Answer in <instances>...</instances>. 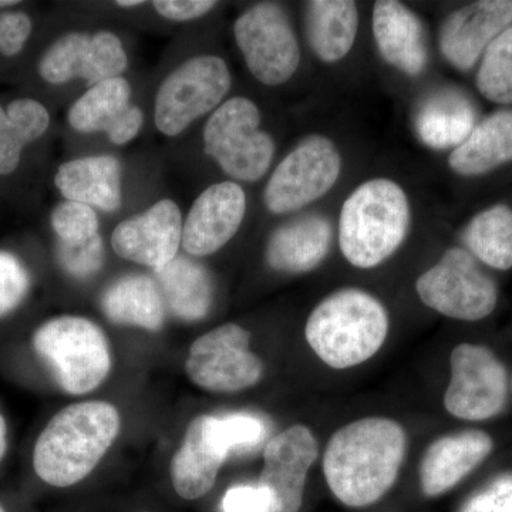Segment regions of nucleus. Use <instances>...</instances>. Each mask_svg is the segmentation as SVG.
Listing matches in <instances>:
<instances>
[{
  "label": "nucleus",
  "instance_id": "f257e3e1",
  "mask_svg": "<svg viewBox=\"0 0 512 512\" xmlns=\"http://www.w3.org/2000/svg\"><path fill=\"white\" fill-rule=\"evenodd\" d=\"M406 450V431L392 419L366 417L340 427L323 454L329 490L348 507L377 503L399 478Z\"/></svg>",
  "mask_w": 512,
  "mask_h": 512
},
{
  "label": "nucleus",
  "instance_id": "f03ea898",
  "mask_svg": "<svg viewBox=\"0 0 512 512\" xmlns=\"http://www.w3.org/2000/svg\"><path fill=\"white\" fill-rule=\"evenodd\" d=\"M120 431V414L107 402H83L64 407L37 437L33 468L53 487L82 481L106 456Z\"/></svg>",
  "mask_w": 512,
  "mask_h": 512
},
{
  "label": "nucleus",
  "instance_id": "7ed1b4c3",
  "mask_svg": "<svg viewBox=\"0 0 512 512\" xmlns=\"http://www.w3.org/2000/svg\"><path fill=\"white\" fill-rule=\"evenodd\" d=\"M389 312L372 293L345 288L330 293L309 315L305 338L315 355L336 370L362 365L382 349Z\"/></svg>",
  "mask_w": 512,
  "mask_h": 512
},
{
  "label": "nucleus",
  "instance_id": "20e7f679",
  "mask_svg": "<svg viewBox=\"0 0 512 512\" xmlns=\"http://www.w3.org/2000/svg\"><path fill=\"white\" fill-rule=\"evenodd\" d=\"M410 227L412 208L406 191L389 178H373L343 202L340 251L355 268H376L399 251Z\"/></svg>",
  "mask_w": 512,
  "mask_h": 512
},
{
  "label": "nucleus",
  "instance_id": "39448f33",
  "mask_svg": "<svg viewBox=\"0 0 512 512\" xmlns=\"http://www.w3.org/2000/svg\"><path fill=\"white\" fill-rule=\"evenodd\" d=\"M32 343L37 355L52 367L64 392H93L109 376V342L92 320L82 316L47 320L36 329Z\"/></svg>",
  "mask_w": 512,
  "mask_h": 512
},
{
  "label": "nucleus",
  "instance_id": "423d86ee",
  "mask_svg": "<svg viewBox=\"0 0 512 512\" xmlns=\"http://www.w3.org/2000/svg\"><path fill=\"white\" fill-rule=\"evenodd\" d=\"M259 124L261 113L254 101L245 97L225 101L205 124V154L234 180H261L274 160L275 143Z\"/></svg>",
  "mask_w": 512,
  "mask_h": 512
},
{
  "label": "nucleus",
  "instance_id": "0eeeda50",
  "mask_svg": "<svg viewBox=\"0 0 512 512\" xmlns=\"http://www.w3.org/2000/svg\"><path fill=\"white\" fill-rule=\"evenodd\" d=\"M420 301L440 315L463 322L488 318L498 305V286L466 248L447 249L416 282Z\"/></svg>",
  "mask_w": 512,
  "mask_h": 512
},
{
  "label": "nucleus",
  "instance_id": "6e6552de",
  "mask_svg": "<svg viewBox=\"0 0 512 512\" xmlns=\"http://www.w3.org/2000/svg\"><path fill=\"white\" fill-rule=\"evenodd\" d=\"M231 89L224 59L198 56L178 66L161 84L154 106V123L164 136L183 133L192 121L217 109Z\"/></svg>",
  "mask_w": 512,
  "mask_h": 512
},
{
  "label": "nucleus",
  "instance_id": "1a4fd4ad",
  "mask_svg": "<svg viewBox=\"0 0 512 512\" xmlns=\"http://www.w3.org/2000/svg\"><path fill=\"white\" fill-rule=\"evenodd\" d=\"M342 173V157L330 138L312 134L303 138L279 163L264 192L266 208L272 214L301 211L320 200Z\"/></svg>",
  "mask_w": 512,
  "mask_h": 512
},
{
  "label": "nucleus",
  "instance_id": "9d476101",
  "mask_svg": "<svg viewBox=\"0 0 512 512\" xmlns=\"http://www.w3.org/2000/svg\"><path fill=\"white\" fill-rule=\"evenodd\" d=\"M235 40L249 72L265 86H281L295 76L301 47L284 8L264 2L245 10L234 25Z\"/></svg>",
  "mask_w": 512,
  "mask_h": 512
},
{
  "label": "nucleus",
  "instance_id": "9b49d317",
  "mask_svg": "<svg viewBox=\"0 0 512 512\" xmlns=\"http://www.w3.org/2000/svg\"><path fill=\"white\" fill-rule=\"evenodd\" d=\"M451 379L444 393V407L460 420L493 419L508 400L507 369L487 346L461 343L450 356Z\"/></svg>",
  "mask_w": 512,
  "mask_h": 512
},
{
  "label": "nucleus",
  "instance_id": "f8f14e48",
  "mask_svg": "<svg viewBox=\"0 0 512 512\" xmlns=\"http://www.w3.org/2000/svg\"><path fill=\"white\" fill-rule=\"evenodd\" d=\"M251 333L225 323L192 343L185 363L191 382L212 393H237L264 377V363L249 349Z\"/></svg>",
  "mask_w": 512,
  "mask_h": 512
},
{
  "label": "nucleus",
  "instance_id": "ddd939ff",
  "mask_svg": "<svg viewBox=\"0 0 512 512\" xmlns=\"http://www.w3.org/2000/svg\"><path fill=\"white\" fill-rule=\"evenodd\" d=\"M127 55L119 37L101 30L96 35L67 33L46 50L39 73L47 83L83 79L90 87L116 79L127 69Z\"/></svg>",
  "mask_w": 512,
  "mask_h": 512
},
{
  "label": "nucleus",
  "instance_id": "4468645a",
  "mask_svg": "<svg viewBox=\"0 0 512 512\" xmlns=\"http://www.w3.org/2000/svg\"><path fill=\"white\" fill-rule=\"evenodd\" d=\"M319 456L318 441L308 426L289 427L266 444L258 484L271 498L268 512H299L309 470Z\"/></svg>",
  "mask_w": 512,
  "mask_h": 512
},
{
  "label": "nucleus",
  "instance_id": "2eb2a0df",
  "mask_svg": "<svg viewBox=\"0 0 512 512\" xmlns=\"http://www.w3.org/2000/svg\"><path fill=\"white\" fill-rule=\"evenodd\" d=\"M512 25V0H477L451 12L441 23V55L458 72H470L485 50Z\"/></svg>",
  "mask_w": 512,
  "mask_h": 512
},
{
  "label": "nucleus",
  "instance_id": "dca6fc26",
  "mask_svg": "<svg viewBox=\"0 0 512 512\" xmlns=\"http://www.w3.org/2000/svg\"><path fill=\"white\" fill-rule=\"evenodd\" d=\"M183 227L178 205L171 200H161L117 225L111 235V245L121 258L157 272L177 258L183 242Z\"/></svg>",
  "mask_w": 512,
  "mask_h": 512
},
{
  "label": "nucleus",
  "instance_id": "f3484780",
  "mask_svg": "<svg viewBox=\"0 0 512 512\" xmlns=\"http://www.w3.org/2000/svg\"><path fill=\"white\" fill-rule=\"evenodd\" d=\"M247 195L237 183L211 185L192 204L183 227V247L194 256L220 251L241 228Z\"/></svg>",
  "mask_w": 512,
  "mask_h": 512
},
{
  "label": "nucleus",
  "instance_id": "a211bd4d",
  "mask_svg": "<svg viewBox=\"0 0 512 512\" xmlns=\"http://www.w3.org/2000/svg\"><path fill=\"white\" fill-rule=\"evenodd\" d=\"M131 87L123 77L90 87L70 107V126L80 133L107 134L111 143L123 146L137 137L144 123L143 111L131 104Z\"/></svg>",
  "mask_w": 512,
  "mask_h": 512
},
{
  "label": "nucleus",
  "instance_id": "6ab92c4d",
  "mask_svg": "<svg viewBox=\"0 0 512 512\" xmlns=\"http://www.w3.org/2000/svg\"><path fill=\"white\" fill-rule=\"evenodd\" d=\"M494 440L481 430H464L440 437L420 461V487L426 497H439L456 487L493 453Z\"/></svg>",
  "mask_w": 512,
  "mask_h": 512
},
{
  "label": "nucleus",
  "instance_id": "aec40b11",
  "mask_svg": "<svg viewBox=\"0 0 512 512\" xmlns=\"http://www.w3.org/2000/svg\"><path fill=\"white\" fill-rule=\"evenodd\" d=\"M372 30L377 50L389 66L412 77L426 70V30L412 9L396 0H379L373 6Z\"/></svg>",
  "mask_w": 512,
  "mask_h": 512
},
{
  "label": "nucleus",
  "instance_id": "412c9836",
  "mask_svg": "<svg viewBox=\"0 0 512 512\" xmlns=\"http://www.w3.org/2000/svg\"><path fill=\"white\" fill-rule=\"evenodd\" d=\"M332 241V224L325 215H301L272 232L266 262L282 274H306L322 265Z\"/></svg>",
  "mask_w": 512,
  "mask_h": 512
},
{
  "label": "nucleus",
  "instance_id": "4be33fe9",
  "mask_svg": "<svg viewBox=\"0 0 512 512\" xmlns=\"http://www.w3.org/2000/svg\"><path fill=\"white\" fill-rule=\"evenodd\" d=\"M474 101L461 90L444 87L424 97L414 113V130L424 146L434 150L457 148L478 123Z\"/></svg>",
  "mask_w": 512,
  "mask_h": 512
},
{
  "label": "nucleus",
  "instance_id": "5701e85b",
  "mask_svg": "<svg viewBox=\"0 0 512 512\" xmlns=\"http://www.w3.org/2000/svg\"><path fill=\"white\" fill-rule=\"evenodd\" d=\"M228 457L212 439L210 416L195 417L171 461V481L177 494L184 500H198L210 493Z\"/></svg>",
  "mask_w": 512,
  "mask_h": 512
},
{
  "label": "nucleus",
  "instance_id": "b1692460",
  "mask_svg": "<svg viewBox=\"0 0 512 512\" xmlns=\"http://www.w3.org/2000/svg\"><path fill=\"white\" fill-rule=\"evenodd\" d=\"M512 163V109L503 107L478 121L463 144L451 151L448 167L461 177H483Z\"/></svg>",
  "mask_w": 512,
  "mask_h": 512
},
{
  "label": "nucleus",
  "instance_id": "393cba45",
  "mask_svg": "<svg viewBox=\"0 0 512 512\" xmlns=\"http://www.w3.org/2000/svg\"><path fill=\"white\" fill-rule=\"evenodd\" d=\"M56 187L66 201L116 212L121 207V165L116 157L77 158L60 165Z\"/></svg>",
  "mask_w": 512,
  "mask_h": 512
},
{
  "label": "nucleus",
  "instance_id": "a878e982",
  "mask_svg": "<svg viewBox=\"0 0 512 512\" xmlns=\"http://www.w3.org/2000/svg\"><path fill=\"white\" fill-rule=\"evenodd\" d=\"M306 36L323 63L345 59L356 42L359 12L350 0H313L305 8Z\"/></svg>",
  "mask_w": 512,
  "mask_h": 512
},
{
  "label": "nucleus",
  "instance_id": "bb28decb",
  "mask_svg": "<svg viewBox=\"0 0 512 512\" xmlns=\"http://www.w3.org/2000/svg\"><path fill=\"white\" fill-rule=\"evenodd\" d=\"M101 308L117 325L157 332L163 328L165 303L157 282L147 275H127L114 282L101 298Z\"/></svg>",
  "mask_w": 512,
  "mask_h": 512
},
{
  "label": "nucleus",
  "instance_id": "cd10ccee",
  "mask_svg": "<svg viewBox=\"0 0 512 512\" xmlns=\"http://www.w3.org/2000/svg\"><path fill=\"white\" fill-rule=\"evenodd\" d=\"M158 289L171 313L185 322H197L210 312L214 284L210 272L188 258H175L156 272Z\"/></svg>",
  "mask_w": 512,
  "mask_h": 512
},
{
  "label": "nucleus",
  "instance_id": "c85d7f7f",
  "mask_svg": "<svg viewBox=\"0 0 512 512\" xmlns=\"http://www.w3.org/2000/svg\"><path fill=\"white\" fill-rule=\"evenodd\" d=\"M464 247L480 264L512 269V207L494 204L477 212L461 234Z\"/></svg>",
  "mask_w": 512,
  "mask_h": 512
},
{
  "label": "nucleus",
  "instance_id": "c756f323",
  "mask_svg": "<svg viewBox=\"0 0 512 512\" xmlns=\"http://www.w3.org/2000/svg\"><path fill=\"white\" fill-rule=\"evenodd\" d=\"M49 124V113L39 101L18 99L6 111L0 107V175L18 168L23 148L42 137Z\"/></svg>",
  "mask_w": 512,
  "mask_h": 512
},
{
  "label": "nucleus",
  "instance_id": "7c9ffc66",
  "mask_svg": "<svg viewBox=\"0 0 512 512\" xmlns=\"http://www.w3.org/2000/svg\"><path fill=\"white\" fill-rule=\"evenodd\" d=\"M477 66L478 93L497 106H512V25L488 46Z\"/></svg>",
  "mask_w": 512,
  "mask_h": 512
},
{
  "label": "nucleus",
  "instance_id": "2f4dec72",
  "mask_svg": "<svg viewBox=\"0 0 512 512\" xmlns=\"http://www.w3.org/2000/svg\"><path fill=\"white\" fill-rule=\"evenodd\" d=\"M210 430L212 439L228 456L259 446L268 433L265 421L247 412L210 416Z\"/></svg>",
  "mask_w": 512,
  "mask_h": 512
},
{
  "label": "nucleus",
  "instance_id": "473e14b6",
  "mask_svg": "<svg viewBox=\"0 0 512 512\" xmlns=\"http://www.w3.org/2000/svg\"><path fill=\"white\" fill-rule=\"evenodd\" d=\"M52 227L60 242L79 245L99 234V218L89 205L64 201L52 212Z\"/></svg>",
  "mask_w": 512,
  "mask_h": 512
},
{
  "label": "nucleus",
  "instance_id": "72a5a7b5",
  "mask_svg": "<svg viewBox=\"0 0 512 512\" xmlns=\"http://www.w3.org/2000/svg\"><path fill=\"white\" fill-rule=\"evenodd\" d=\"M56 258L64 271L76 279H89L103 268L104 245L100 234L79 245L60 242L56 247Z\"/></svg>",
  "mask_w": 512,
  "mask_h": 512
},
{
  "label": "nucleus",
  "instance_id": "f704fd0d",
  "mask_svg": "<svg viewBox=\"0 0 512 512\" xmlns=\"http://www.w3.org/2000/svg\"><path fill=\"white\" fill-rule=\"evenodd\" d=\"M32 279L18 256L0 251V318L18 309L30 291Z\"/></svg>",
  "mask_w": 512,
  "mask_h": 512
},
{
  "label": "nucleus",
  "instance_id": "c9c22d12",
  "mask_svg": "<svg viewBox=\"0 0 512 512\" xmlns=\"http://www.w3.org/2000/svg\"><path fill=\"white\" fill-rule=\"evenodd\" d=\"M460 512H512V473L493 478L468 498Z\"/></svg>",
  "mask_w": 512,
  "mask_h": 512
},
{
  "label": "nucleus",
  "instance_id": "e433bc0d",
  "mask_svg": "<svg viewBox=\"0 0 512 512\" xmlns=\"http://www.w3.org/2000/svg\"><path fill=\"white\" fill-rule=\"evenodd\" d=\"M224 512H268L271 498L259 484H239L229 488L222 498Z\"/></svg>",
  "mask_w": 512,
  "mask_h": 512
},
{
  "label": "nucleus",
  "instance_id": "4c0bfd02",
  "mask_svg": "<svg viewBox=\"0 0 512 512\" xmlns=\"http://www.w3.org/2000/svg\"><path fill=\"white\" fill-rule=\"evenodd\" d=\"M32 33V20L25 13L0 15V53L15 56L22 52Z\"/></svg>",
  "mask_w": 512,
  "mask_h": 512
},
{
  "label": "nucleus",
  "instance_id": "58836bf2",
  "mask_svg": "<svg viewBox=\"0 0 512 512\" xmlns=\"http://www.w3.org/2000/svg\"><path fill=\"white\" fill-rule=\"evenodd\" d=\"M154 9L165 19L187 22L207 15L217 6L212 0H156Z\"/></svg>",
  "mask_w": 512,
  "mask_h": 512
},
{
  "label": "nucleus",
  "instance_id": "ea45409f",
  "mask_svg": "<svg viewBox=\"0 0 512 512\" xmlns=\"http://www.w3.org/2000/svg\"><path fill=\"white\" fill-rule=\"evenodd\" d=\"M8 450V424H6L5 417L0 414V460Z\"/></svg>",
  "mask_w": 512,
  "mask_h": 512
},
{
  "label": "nucleus",
  "instance_id": "a19ab883",
  "mask_svg": "<svg viewBox=\"0 0 512 512\" xmlns=\"http://www.w3.org/2000/svg\"><path fill=\"white\" fill-rule=\"evenodd\" d=\"M117 6L120 8H137V6L144 5V2H138V0H121V2H116Z\"/></svg>",
  "mask_w": 512,
  "mask_h": 512
},
{
  "label": "nucleus",
  "instance_id": "79ce46f5",
  "mask_svg": "<svg viewBox=\"0 0 512 512\" xmlns=\"http://www.w3.org/2000/svg\"><path fill=\"white\" fill-rule=\"evenodd\" d=\"M18 5V2H10V0H0V8H8V6Z\"/></svg>",
  "mask_w": 512,
  "mask_h": 512
},
{
  "label": "nucleus",
  "instance_id": "37998d69",
  "mask_svg": "<svg viewBox=\"0 0 512 512\" xmlns=\"http://www.w3.org/2000/svg\"><path fill=\"white\" fill-rule=\"evenodd\" d=\"M0 512H5V510H3L2 505H0Z\"/></svg>",
  "mask_w": 512,
  "mask_h": 512
},
{
  "label": "nucleus",
  "instance_id": "c03bdc74",
  "mask_svg": "<svg viewBox=\"0 0 512 512\" xmlns=\"http://www.w3.org/2000/svg\"><path fill=\"white\" fill-rule=\"evenodd\" d=\"M511 387H512V382H511Z\"/></svg>",
  "mask_w": 512,
  "mask_h": 512
}]
</instances>
